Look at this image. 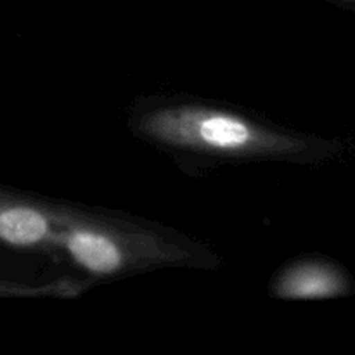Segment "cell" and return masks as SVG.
<instances>
[{"mask_svg":"<svg viewBox=\"0 0 355 355\" xmlns=\"http://www.w3.org/2000/svg\"><path fill=\"white\" fill-rule=\"evenodd\" d=\"M54 250L92 277H116L155 267L182 266L191 252L172 239L127 222L66 208Z\"/></svg>","mask_w":355,"mask_h":355,"instance_id":"obj_1","label":"cell"},{"mask_svg":"<svg viewBox=\"0 0 355 355\" xmlns=\"http://www.w3.org/2000/svg\"><path fill=\"white\" fill-rule=\"evenodd\" d=\"M146 137L172 148L227 156H286L305 142L231 111L198 104L158 107L139 121Z\"/></svg>","mask_w":355,"mask_h":355,"instance_id":"obj_2","label":"cell"},{"mask_svg":"<svg viewBox=\"0 0 355 355\" xmlns=\"http://www.w3.org/2000/svg\"><path fill=\"white\" fill-rule=\"evenodd\" d=\"M64 210L0 193V243L19 250H54Z\"/></svg>","mask_w":355,"mask_h":355,"instance_id":"obj_3","label":"cell"},{"mask_svg":"<svg viewBox=\"0 0 355 355\" xmlns=\"http://www.w3.org/2000/svg\"><path fill=\"white\" fill-rule=\"evenodd\" d=\"M349 293V281L336 267L315 260L291 263L272 283L279 300H324Z\"/></svg>","mask_w":355,"mask_h":355,"instance_id":"obj_4","label":"cell"},{"mask_svg":"<svg viewBox=\"0 0 355 355\" xmlns=\"http://www.w3.org/2000/svg\"><path fill=\"white\" fill-rule=\"evenodd\" d=\"M350 2H355V0H350Z\"/></svg>","mask_w":355,"mask_h":355,"instance_id":"obj_5","label":"cell"}]
</instances>
